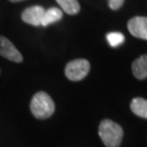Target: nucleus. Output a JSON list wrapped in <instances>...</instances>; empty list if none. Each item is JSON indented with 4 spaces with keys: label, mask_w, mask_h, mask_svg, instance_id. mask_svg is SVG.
Instances as JSON below:
<instances>
[{
    "label": "nucleus",
    "mask_w": 147,
    "mask_h": 147,
    "mask_svg": "<svg viewBox=\"0 0 147 147\" xmlns=\"http://www.w3.org/2000/svg\"><path fill=\"white\" fill-rule=\"evenodd\" d=\"M98 133L106 147H120L123 137V130L120 124L111 120H104L99 125Z\"/></svg>",
    "instance_id": "nucleus-1"
},
{
    "label": "nucleus",
    "mask_w": 147,
    "mask_h": 147,
    "mask_svg": "<svg viewBox=\"0 0 147 147\" xmlns=\"http://www.w3.org/2000/svg\"><path fill=\"white\" fill-rule=\"evenodd\" d=\"M30 111L38 120H46L51 117L55 111V104L51 96L46 92H38L30 101Z\"/></svg>",
    "instance_id": "nucleus-2"
},
{
    "label": "nucleus",
    "mask_w": 147,
    "mask_h": 147,
    "mask_svg": "<svg viewBox=\"0 0 147 147\" xmlns=\"http://www.w3.org/2000/svg\"><path fill=\"white\" fill-rule=\"evenodd\" d=\"M90 71V63L84 58H78L69 61L65 68V75L71 81L84 79Z\"/></svg>",
    "instance_id": "nucleus-3"
},
{
    "label": "nucleus",
    "mask_w": 147,
    "mask_h": 147,
    "mask_svg": "<svg viewBox=\"0 0 147 147\" xmlns=\"http://www.w3.org/2000/svg\"><path fill=\"white\" fill-rule=\"evenodd\" d=\"M0 55L12 62L20 63L23 61V55L7 37L0 36Z\"/></svg>",
    "instance_id": "nucleus-4"
},
{
    "label": "nucleus",
    "mask_w": 147,
    "mask_h": 147,
    "mask_svg": "<svg viewBox=\"0 0 147 147\" xmlns=\"http://www.w3.org/2000/svg\"><path fill=\"white\" fill-rule=\"evenodd\" d=\"M45 9L42 6H32L24 10L21 14L22 20L25 23L32 25V26L38 27L42 26V21L44 14H45Z\"/></svg>",
    "instance_id": "nucleus-5"
},
{
    "label": "nucleus",
    "mask_w": 147,
    "mask_h": 147,
    "mask_svg": "<svg viewBox=\"0 0 147 147\" xmlns=\"http://www.w3.org/2000/svg\"><path fill=\"white\" fill-rule=\"evenodd\" d=\"M128 31L137 38L147 40V17L135 16L128 21Z\"/></svg>",
    "instance_id": "nucleus-6"
},
{
    "label": "nucleus",
    "mask_w": 147,
    "mask_h": 147,
    "mask_svg": "<svg viewBox=\"0 0 147 147\" xmlns=\"http://www.w3.org/2000/svg\"><path fill=\"white\" fill-rule=\"evenodd\" d=\"M132 73L137 79H147V54L140 55L132 63Z\"/></svg>",
    "instance_id": "nucleus-7"
},
{
    "label": "nucleus",
    "mask_w": 147,
    "mask_h": 147,
    "mask_svg": "<svg viewBox=\"0 0 147 147\" xmlns=\"http://www.w3.org/2000/svg\"><path fill=\"white\" fill-rule=\"evenodd\" d=\"M62 17H63V12H62V10L56 7L49 8L45 11V14H44L42 21V26L47 27L51 24L58 22V21L62 19Z\"/></svg>",
    "instance_id": "nucleus-8"
},
{
    "label": "nucleus",
    "mask_w": 147,
    "mask_h": 147,
    "mask_svg": "<svg viewBox=\"0 0 147 147\" xmlns=\"http://www.w3.org/2000/svg\"><path fill=\"white\" fill-rule=\"evenodd\" d=\"M130 109L138 117L147 118V99L135 98L130 103Z\"/></svg>",
    "instance_id": "nucleus-9"
},
{
    "label": "nucleus",
    "mask_w": 147,
    "mask_h": 147,
    "mask_svg": "<svg viewBox=\"0 0 147 147\" xmlns=\"http://www.w3.org/2000/svg\"><path fill=\"white\" fill-rule=\"evenodd\" d=\"M59 6L65 14L69 15H75L80 12L81 7L78 0H56Z\"/></svg>",
    "instance_id": "nucleus-10"
},
{
    "label": "nucleus",
    "mask_w": 147,
    "mask_h": 147,
    "mask_svg": "<svg viewBox=\"0 0 147 147\" xmlns=\"http://www.w3.org/2000/svg\"><path fill=\"white\" fill-rule=\"evenodd\" d=\"M106 39L109 45L116 48L124 42V36L120 32H111L106 34Z\"/></svg>",
    "instance_id": "nucleus-11"
},
{
    "label": "nucleus",
    "mask_w": 147,
    "mask_h": 147,
    "mask_svg": "<svg viewBox=\"0 0 147 147\" xmlns=\"http://www.w3.org/2000/svg\"><path fill=\"white\" fill-rule=\"evenodd\" d=\"M124 0H108V5L111 10H119L123 5Z\"/></svg>",
    "instance_id": "nucleus-12"
},
{
    "label": "nucleus",
    "mask_w": 147,
    "mask_h": 147,
    "mask_svg": "<svg viewBox=\"0 0 147 147\" xmlns=\"http://www.w3.org/2000/svg\"><path fill=\"white\" fill-rule=\"evenodd\" d=\"M11 2H20V1H24V0H10Z\"/></svg>",
    "instance_id": "nucleus-13"
}]
</instances>
